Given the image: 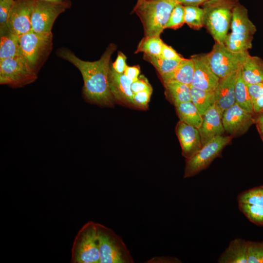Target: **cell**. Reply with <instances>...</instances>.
I'll return each mask as SVG.
<instances>
[{"label": "cell", "instance_id": "1", "mask_svg": "<svg viewBox=\"0 0 263 263\" xmlns=\"http://www.w3.org/2000/svg\"><path fill=\"white\" fill-rule=\"evenodd\" d=\"M115 49L114 44H110L100 59L93 62L79 59L67 49H60L57 52L59 56L71 62L80 72L84 81V97L92 104L102 106L113 104L114 98L109 83V63Z\"/></svg>", "mask_w": 263, "mask_h": 263}, {"label": "cell", "instance_id": "2", "mask_svg": "<svg viewBox=\"0 0 263 263\" xmlns=\"http://www.w3.org/2000/svg\"><path fill=\"white\" fill-rule=\"evenodd\" d=\"M176 0H144L133 11L140 18L145 36H160L166 29Z\"/></svg>", "mask_w": 263, "mask_h": 263}, {"label": "cell", "instance_id": "3", "mask_svg": "<svg viewBox=\"0 0 263 263\" xmlns=\"http://www.w3.org/2000/svg\"><path fill=\"white\" fill-rule=\"evenodd\" d=\"M238 0H208L202 4L205 25L218 43H224Z\"/></svg>", "mask_w": 263, "mask_h": 263}, {"label": "cell", "instance_id": "4", "mask_svg": "<svg viewBox=\"0 0 263 263\" xmlns=\"http://www.w3.org/2000/svg\"><path fill=\"white\" fill-rule=\"evenodd\" d=\"M230 26L231 32L224 42L227 48L235 53L250 49L256 28L249 19L246 8L239 3L233 9Z\"/></svg>", "mask_w": 263, "mask_h": 263}, {"label": "cell", "instance_id": "5", "mask_svg": "<svg viewBox=\"0 0 263 263\" xmlns=\"http://www.w3.org/2000/svg\"><path fill=\"white\" fill-rule=\"evenodd\" d=\"M99 263H133L134 260L122 238L112 229L96 223Z\"/></svg>", "mask_w": 263, "mask_h": 263}, {"label": "cell", "instance_id": "6", "mask_svg": "<svg viewBox=\"0 0 263 263\" xmlns=\"http://www.w3.org/2000/svg\"><path fill=\"white\" fill-rule=\"evenodd\" d=\"M71 263H99L96 223L89 221L79 230L73 242Z\"/></svg>", "mask_w": 263, "mask_h": 263}, {"label": "cell", "instance_id": "7", "mask_svg": "<svg viewBox=\"0 0 263 263\" xmlns=\"http://www.w3.org/2000/svg\"><path fill=\"white\" fill-rule=\"evenodd\" d=\"M52 33L38 34L31 30L19 36L20 56L37 73L53 45Z\"/></svg>", "mask_w": 263, "mask_h": 263}, {"label": "cell", "instance_id": "8", "mask_svg": "<svg viewBox=\"0 0 263 263\" xmlns=\"http://www.w3.org/2000/svg\"><path fill=\"white\" fill-rule=\"evenodd\" d=\"M37 73L21 56L0 61V84L19 88L34 82Z\"/></svg>", "mask_w": 263, "mask_h": 263}, {"label": "cell", "instance_id": "9", "mask_svg": "<svg viewBox=\"0 0 263 263\" xmlns=\"http://www.w3.org/2000/svg\"><path fill=\"white\" fill-rule=\"evenodd\" d=\"M231 138L230 136H217L203 146L193 156L186 159L184 178L194 176L206 169L220 155Z\"/></svg>", "mask_w": 263, "mask_h": 263}, {"label": "cell", "instance_id": "10", "mask_svg": "<svg viewBox=\"0 0 263 263\" xmlns=\"http://www.w3.org/2000/svg\"><path fill=\"white\" fill-rule=\"evenodd\" d=\"M248 54L247 51L233 52L224 43L216 42L207 57L212 70L221 79L238 70Z\"/></svg>", "mask_w": 263, "mask_h": 263}, {"label": "cell", "instance_id": "11", "mask_svg": "<svg viewBox=\"0 0 263 263\" xmlns=\"http://www.w3.org/2000/svg\"><path fill=\"white\" fill-rule=\"evenodd\" d=\"M67 8L61 4L36 0L31 16L32 30L38 34L51 33L56 19Z\"/></svg>", "mask_w": 263, "mask_h": 263}, {"label": "cell", "instance_id": "12", "mask_svg": "<svg viewBox=\"0 0 263 263\" xmlns=\"http://www.w3.org/2000/svg\"><path fill=\"white\" fill-rule=\"evenodd\" d=\"M36 0H15L7 20L9 31L20 36L32 30L31 16Z\"/></svg>", "mask_w": 263, "mask_h": 263}, {"label": "cell", "instance_id": "13", "mask_svg": "<svg viewBox=\"0 0 263 263\" xmlns=\"http://www.w3.org/2000/svg\"><path fill=\"white\" fill-rule=\"evenodd\" d=\"M191 58L194 63V74L190 86L203 90L214 91L220 78L212 70L207 54L194 55Z\"/></svg>", "mask_w": 263, "mask_h": 263}, {"label": "cell", "instance_id": "14", "mask_svg": "<svg viewBox=\"0 0 263 263\" xmlns=\"http://www.w3.org/2000/svg\"><path fill=\"white\" fill-rule=\"evenodd\" d=\"M253 116V113L245 111L235 103L222 114L225 131L232 135L244 133L254 122Z\"/></svg>", "mask_w": 263, "mask_h": 263}, {"label": "cell", "instance_id": "15", "mask_svg": "<svg viewBox=\"0 0 263 263\" xmlns=\"http://www.w3.org/2000/svg\"><path fill=\"white\" fill-rule=\"evenodd\" d=\"M239 69L221 78L214 91L215 105L222 114L235 103V89Z\"/></svg>", "mask_w": 263, "mask_h": 263}, {"label": "cell", "instance_id": "16", "mask_svg": "<svg viewBox=\"0 0 263 263\" xmlns=\"http://www.w3.org/2000/svg\"><path fill=\"white\" fill-rule=\"evenodd\" d=\"M176 132L180 142L182 153L186 159L195 154L202 147L200 134L197 128L179 121Z\"/></svg>", "mask_w": 263, "mask_h": 263}, {"label": "cell", "instance_id": "17", "mask_svg": "<svg viewBox=\"0 0 263 263\" xmlns=\"http://www.w3.org/2000/svg\"><path fill=\"white\" fill-rule=\"evenodd\" d=\"M132 81L124 74H118L112 68L110 69L109 83L114 99L118 102L134 107L131 89Z\"/></svg>", "mask_w": 263, "mask_h": 263}, {"label": "cell", "instance_id": "18", "mask_svg": "<svg viewBox=\"0 0 263 263\" xmlns=\"http://www.w3.org/2000/svg\"><path fill=\"white\" fill-rule=\"evenodd\" d=\"M198 130L202 146L215 137L222 135L225 132L222 123V114L215 105L203 116V122Z\"/></svg>", "mask_w": 263, "mask_h": 263}, {"label": "cell", "instance_id": "19", "mask_svg": "<svg viewBox=\"0 0 263 263\" xmlns=\"http://www.w3.org/2000/svg\"><path fill=\"white\" fill-rule=\"evenodd\" d=\"M247 241L237 238L231 241L219 256V263H248Z\"/></svg>", "mask_w": 263, "mask_h": 263}, {"label": "cell", "instance_id": "20", "mask_svg": "<svg viewBox=\"0 0 263 263\" xmlns=\"http://www.w3.org/2000/svg\"><path fill=\"white\" fill-rule=\"evenodd\" d=\"M241 73L247 84H255L263 81V60L249 54L241 66Z\"/></svg>", "mask_w": 263, "mask_h": 263}, {"label": "cell", "instance_id": "21", "mask_svg": "<svg viewBox=\"0 0 263 263\" xmlns=\"http://www.w3.org/2000/svg\"><path fill=\"white\" fill-rule=\"evenodd\" d=\"M193 74L194 63L192 59L184 58L173 71L167 74L161 75L160 77L163 83L177 81L190 86Z\"/></svg>", "mask_w": 263, "mask_h": 263}, {"label": "cell", "instance_id": "22", "mask_svg": "<svg viewBox=\"0 0 263 263\" xmlns=\"http://www.w3.org/2000/svg\"><path fill=\"white\" fill-rule=\"evenodd\" d=\"M19 56V36L8 29L0 33V61Z\"/></svg>", "mask_w": 263, "mask_h": 263}, {"label": "cell", "instance_id": "23", "mask_svg": "<svg viewBox=\"0 0 263 263\" xmlns=\"http://www.w3.org/2000/svg\"><path fill=\"white\" fill-rule=\"evenodd\" d=\"M180 121L199 129L203 122V116L191 101L174 105Z\"/></svg>", "mask_w": 263, "mask_h": 263}, {"label": "cell", "instance_id": "24", "mask_svg": "<svg viewBox=\"0 0 263 263\" xmlns=\"http://www.w3.org/2000/svg\"><path fill=\"white\" fill-rule=\"evenodd\" d=\"M235 103L245 111L254 113L253 103L247 85L244 81L241 73V67L238 71L235 89Z\"/></svg>", "mask_w": 263, "mask_h": 263}, {"label": "cell", "instance_id": "25", "mask_svg": "<svg viewBox=\"0 0 263 263\" xmlns=\"http://www.w3.org/2000/svg\"><path fill=\"white\" fill-rule=\"evenodd\" d=\"M191 102L203 116L206 112L215 105L214 91H207L190 86Z\"/></svg>", "mask_w": 263, "mask_h": 263}, {"label": "cell", "instance_id": "26", "mask_svg": "<svg viewBox=\"0 0 263 263\" xmlns=\"http://www.w3.org/2000/svg\"><path fill=\"white\" fill-rule=\"evenodd\" d=\"M174 104L191 101L190 86L177 81L163 83Z\"/></svg>", "mask_w": 263, "mask_h": 263}, {"label": "cell", "instance_id": "27", "mask_svg": "<svg viewBox=\"0 0 263 263\" xmlns=\"http://www.w3.org/2000/svg\"><path fill=\"white\" fill-rule=\"evenodd\" d=\"M143 56L145 60L150 63L156 68L160 75L171 72L184 58L168 59L160 56H152L145 54Z\"/></svg>", "mask_w": 263, "mask_h": 263}, {"label": "cell", "instance_id": "28", "mask_svg": "<svg viewBox=\"0 0 263 263\" xmlns=\"http://www.w3.org/2000/svg\"><path fill=\"white\" fill-rule=\"evenodd\" d=\"M164 42L160 36H145L138 44L135 53L143 52L152 56H160Z\"/></svg>", "mask_w": 263, "mask_h": 263}, {"label": "cell", "instance_id": "29", "mask_svg": "<svg viewBox=\"0 0 263 263\" xmlns=\"http://www.w3.org/2000/svg\"><path fill=\"white\" fill-rule=\"evenodd\" d=\"M238 208L250 222L263 227V206L238 203Z\"/></svg>", "mask_w": 263, "mask_h": 263}, {"label": "cell", "instance_id": "30", "mask_svg": "<svg viewBox=\"0 0 263 263\" xmlns=\"http://www.w3.org/2000/svg\"><path fill=\"white\" fill-rule=\"evenodd\" d=\"M185 22L190 27L198 29L204 25L205 11L198 6H184Z\"/></svg>", "mask_w": 263, "mask_h": 263}, {"label": "cell", "instance_id": "31", "mask_svg": "<svg viewBox=\"0 0 263 263\" xmlns=\"http://www.w3.org/2000/svg\"><path fill=\"white\" fill-rule=\"evenodd\" d=\"M238 203L263 206V185L244 190L237 196Z\"/></svg>", "mask_w": 263, "mask_h": 263}, {"label": "cell", "instance_id": "32", "mask_svg": "<svg viewBox=\"0 0 263 263\" xmlns=\"http://www.w3.org/2000/svg\"><path fill=\"white\" fill-rule=\"evenodd\" d=\"M248 263H263V241H247Z\"/></svg>", "mask_w": 263, "mask_h": 263}, {"label": "cell", "instance_id": "33", "mask_svg": "<svg viewBox=\"0 0 263 263\" xmlns=\"http://www.w3.org/2000/svg\"><path fill=\"white\" fill-rule=\"evenodd\" d=\"M185 22L184 6L178 3L171 13L166 28L176 29L182 26Z\"/></svg>", "mask_w": 263, "mask_h": 263}, {"label": "cell", "instance_id": "34", "mask_svg": "<svg viewBox=\"0 0 263 263\" xmlns=\"http://www.w3.org/2000/svg\"><path fill=\"white\" fill-rule=\"evenodd\" d=\"M15 0H0V31L7 30V20Z\"/></svg>", "mask_w": 263, "mask_h": 263}, {"label": "cell", "instance_id": "35", "mask_svg": "<svg viewBox=\"0 0 263 263\" xmlns=\"http://www.w3.org/2000/svg\"><path fill=\"white\" fill-rule=\"evenodd\" d=\"M152 89H150L133 94V100L135 107L146 109L148 108Z\"/></svg>", "mask_w": 263, "mask_h": 263}, {"label": "cell", "instance_id": "36", "mask_svg": "<svg viewBox=\"0 0 263 263\" xmlns=\"http://www.w3.org/2000/svg\"><path fill=\"white\" fill-rule=\"evenodd\" d=\"M152 88L147 79L143 75L138 79L132 82L131 89L133 94Z\"/></svg>", "mask_w": 263, "mask_h": 263}, {"label": "cell", "instance_id": "37", "mask_svg": "<svg viewBox=\"0 0 263 263\" xmlns=\"http://www.w3.org/2000/svg\"><path fill=\"white\" fill-rule=\"evenodd\" d=\"M126 59L127 57L124 54L121 52H118L117 58L113 64L112 68L118 74H124L125 68L127 66L126 63Z\"/></svg>", "mask_w": 263, "mask_h": 263}, {"label": "cell", "instance_id": "38", "mask_svg": "<svg viewBox=\"0 0 263 263\" xmlns=\"http://www.w3.org/2000/svg\"><path fill=\"white\" fill-rule=\"evenodd\" d=\"M247 85L253 103L257 98L263 95V81L255 84Z\"/></svg>", "mask_w": 263, "mask_h": 263}, {"label": "cell", "instance_id": "39", "mask_svg": "<svg viewBox=\"0 0 263 263\" xmlns=\"http://www.w3.org/2000/svg\"><path fill=\"white\" fill-rule=\"evenodd\" d=\"M160 56L168 59H179L181 57L171 47L164 43Z\"/></svg>", "mask_w": 263, "mask_h": 263}, {"label": "cell", "instance_id": "40", "mask_svg": "<svg viewBox=\"0 0 263 263\" xmlns=\"http://www.w3.org/2000/svg\"><path fill=\"white\" fill-rule=\"evenodd\" d=\"M124 74L132 82L137 80L140 74V68L138 66H127Z\"/></svg>", "mask_w": 263, "mask_h": 263}, {"label": "cell", "instance_id": "41", "mask_svg": "<svg viewBox=\"0 0 263 263\" xmlns=\"http://www.w3.org/2000/svg\"><path fill=\"white\" fill-rule=\"evenodd\" d=\"M150 263H178L181 261L176 257L162 256L153 257L147 261Z\"/></svg>", "mask_w": 263, "mask_h": 263}, {"label": "cell", "instance_id": "42", "mask_svg": "<svg viewBox=\"0 0 263 263\" xmlns=\"http://www.w3.org/2000/svg\"><path fill=\"white\" fill-rule=\"evenodd\" d=\"M253 113H263V95L257 98L253 103Z\"/></svg>", "mask_w": 263, "mask_h": 263}, {"label": "cell", "instance_id": "43", "mask_svg": "<svg viewBox=\"0 0 263 263\" xmlns=\"http://www.w3.org/2000/svg\"><path fill=\"white\" fill-rule=\"evenodd\" d=\"M179 3L184 6H199L208 0H176Z\"/></svg>", "mask_w": 263, "mask_h": 263}, {"label": "cell", "instance_id": "44", "mask_svg": "<svg viewBox=\"0 0 263 263\" xmlns=\"http://www.w3.org/2000/svg\"><path fill=\"white\" fill-rule=\"evenodd\" d=\"M49 1L56 3H59L65 5L69 8L71 5V2L69 0H36Z\"/></svg>", "mask_w": 263, "mask_h": 263}, {"label": "cell", "instance_id": "45", "mask_svg": "<svg viewBox=\"0 0 263 263\" xmlns=\"http://www.w3.org/2000/svg\"><path fill=\"white\" fill-rule=\"evenodd\" d=\"M256 126L257 128V130L260 134V136L263 140V124L256 123Z\"/></svg>", "mask_w": 263, "mask_h": 263}, {"label": "cell", "instance_id": "46", "mask_svg": "<svg viewBox=\"0 0 263 263\" xmlns=\"http://www.w3.org/2000/svg\"><path fill=\"white\" fill-rule=\"evenodd\" d=\"M260 123L263 124V113L256 120V123Z\"/></svg>", "mask_w": 263, "mask_h": 263}, {"label": "cell", "instance_id": "47", "mask_svg": "<svg viewBox=\"0 0 263 263\" xmlns=\"http://www.w3.org/2000/svg\"><path fill=\"white\" fill-rule=\"evenodd\" d=\"M144 0H137V2H136V4H135V6H136V5H139V4H140L142 1H143Z\"/></svg>", "mask_w": 263, "mask_h": 263}]
</instances>
